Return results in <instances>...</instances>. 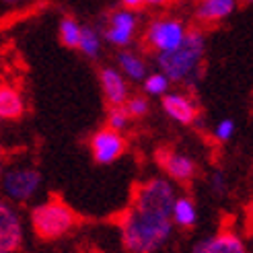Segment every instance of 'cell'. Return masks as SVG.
<instances>
[{
    "label": "cell",
    "instance_id": "1",
    "mask_svg": "<svg viewBox=\"0 0 253 253\" xmlns=\"http://www.w3.org/2000/svg\"><path fill=\"white\" fill-rule=\"evenodd\" d=\"M175 187L167 177H153L134 189L130 208L122 216V245L128 253H157L173 231Z\"/></svg>",
    "mask_w": 253,
    "mask_h": 253
},
{
    "label": "cell",
    "instance_id": "2",
    "mask_svg": "<svg viewBox=\"0 0 253 253\" xmlns=\"http://www.w3.org/2000/svg\"><path fill=\"white\" fill-rule=\"evenodd\" d=\"M206 56V37L200 29H189L179 47L157 54V68L165 72L173 84L196 88L202 81V64Z\"/></svg>",
    "mask_w": 253,
    "mask_h": 253
},
{
    "label": "cell",
    "instance_id": "3",
    "mask_svg": "<svg viewBox=\"0 0 253 253\" xmlns=\"http://www.w3.org/2000/svg\"><path fill=\"white\" fill-rule=\"evenodd\" d=\"M29 222H31L33 233L40 239H43V241H56V239L66 237L74 229L77 214L64 202L45 200L42 204H35L31 208Z\"/></svg>",
    "mask_w": 253,
    "mask_h": 253
},
{
    "label": "cell",
    "instance_id": "4",
    "mask_svg": "<svg viewBox=\"0 0 253 253\" xmlns=\"http://www.w3.org/2000/svg\"><path fill=\"white\" fill-rule=\"evenodd\" d=\"M43 177L33 165H10L2 171V194L12 204L31 202L42 189Z\"/></svg>",
    "mask_w": 253,
    "mask_h": 253
},
{
    "label": "cell",
    "instance_id": "5",
    "mask_svg": "<svg viewBox=\"0 0 253 253\" xmlns=\"http://www.w3.org/2000/svg\"><path fill=\"white\" fill-rule=\"evenodd\" d=\"M187 31L189 29L179 19L161 17V19H153L148 23V27L144 31V42L155 54L171 52V49L179 47L183 43Z\"/></svg>",
    "mask_w": 253,
    "mask_h": 253
},
{
    "label": "cell",
    "instance_id": "6",
    "mask_svg": "<svg viewBox=\"0 0 253 253\" xmlns=\"http://www.w3.org/2000/svg\"><path fill=\"white\" fill-rule=\"evenodd\" d=\"M138 29V15L132 8H118L107 17V25L103 29L105 42L113 47H128L134 42V35Z\"/></svg>",
    "mask_w": 253,
    "mask_h": 253
},
{
    "label": "cell",
    "instance_id": "7",
    "mask_svg": "<svg viewBox=\"0 0 253 253\" xmlns=\"http://www.w3.org/2000/svg\"><path fill=\"white\" fill-rule=\"evenodd\" d=\"M25 243L23 220L12 202L0 204V253H19Z\"/></svg>",
    "mask_w": 253,
    "mask_h": 253
},
{
    "label": "cell",
    "instance_id": "8",
    "mask_svg": "<svg viewBox=\"0 0 253 253\" xmlns=\"http://www.w3.org/2000/svg\"><path fill=\"white\" fill-rule=\"evenodd\" d=\"M124 150H126V140L122 132L109 128V126L97 130L91 136V155L99 165H111V163H116L124 155Z\"/></svg>",
    "mask_w": 253,
    "mask_h": 253
},
{
    "label": "cell",
    "instance_id": "9",
    "mask_svg": "<svg viewBox=\"0 0 253 253\" xmlns=\"http://www.w3.org/2000/svg\"><path fill=\"white\" fill-rule=\"evenodd\" d=\"M161 107L165 111V116L175 124L189 126L198 120V103L187 93L169 91L165 97H161Z\"/></svg>",
    "mask_w": 253,
    "mask_h": 253
},
{
    "label": "cell",
    "instance_id": "10",
    "mask_svg": "<svg viewBox=\"0 0 253 253\" xmlns=\"http://www.w3.org/2000/svg\"><path fill=\"white\" fill-rule=\"evenodd\" d=\"M99 84L101 93H103L105 101L111 105H126V101L130 99L128 91V79L118 66H103L99 70Z\"/></svg>",
    "mask_w": 253,
    "mask_h": 253
},
{
    "label": "cell",
    "instance_id": "11",
    "mask_svg": "<svg viewBox=\"0 0 253 253\" xmlns=\"http://www.w3.org/2000/svg\"><path fill=\"white\" fill-rule=\"evenodd\" d=\"M192 253H247V247L235 233H216L196 241Z\"/></svg>",
    "mask_w": 253,
    "mask_h": 253
},
{
    "label": "cell",
    "instance_id": "12",
    "mask_svg": "<svg viewBox=\"0 0 253 253\" xmlns=\"http://www.w3.org/2000/svg\"><path fill=\"white\" fill-rule=\"evenodd\" d=\"M161 167L165 171V175L173 181H179V183H185V181H192L196 177V163L192 157L187 155H181V153H163L161 155Z\"/></svg>",
    "mask_w": 253,
    "mask_h": 253
},
{
    "label": "cell",
    "instance_id": "13",
    "mask_svg": "<svg viewBox=\"0 0 253 253\" xmlns=\"http://www.w3.org/2000/svg\"><path fill=\"white\" fill-rule=\"evenodd\" d=\"M237 8V0H198L196 19L204 25H214L229 19Z\"/></svg>",
    "mask_w": 253,
    "mask_h": 253
},
{
    "label": "cell",
    "instance_id": "14",
    "mask_svg": "<svg viewBox=\"0 0 253 253\" xmlns=\"http://www.w3.org/2000/svg\"><path fill=\"white\" fill-rule=\"evenodd\" d=\"M118 68L126 74L128 81H134V83H142L148 74V66L140 54L136 52H130V49H122L118 54Z\"/></svg>",
    "mask_w": 253,
    "mask_h": 253
},
{
    "label": "cell",
    "instance_id": "15",
    "mask_svg": "<svg viewBox=\"0 0 253 253\" xmlns=\"http://www.w3.org/2000/svg\"><path fill=\"white\" fill-rule=\"evenodd\" d=\"M25 113V101L23 95L15 86L2 84L0 86V118L2 120H19Z\"/></svg>",
    "mask_w": 253,
    "mask_h": 253
},
{
    "label": "cell",
    "instance_id": "16",
    "mask_svg": "<svg viewBox=\"0 0 253 253\" xmlns=\"http://www.w3.org/2000/svg\"><path fill=\"white\" fill-rule=\"evenodd\" d=\"M171 218H173L175 226H181V229H192V226L198 222V208L194 204V200L187 198V196H177L175 204H173Z\"/></svg>",
    "mask_w": 253,
    "mask_h": 253
},
{
    "label": "cell",
    "instance_id": "17",
    "mask_svg": "<svg viewBox=\"0 0 253 253\" xmlns=\"http://www.w3.org/2000/svg\"><path fill=\"white\" fill-rule=\"evenodd\" d=\"M103 31H99L93 25H84L83 27V35H81V43L79 49L81 54L88 60H95L101 56V49H103Z\"/></svg>",
    "mask_w": 253,
    "mask_h": 253
},
{
    "label": "cell",
    "instance_id": "18",
    "mask_svg": "<svg viewBox=\"0 0 253 253\" xmlns=\"http://www.w3.org/2000/svg\"><path fill=\"white\" fill-rule=\"evenodd\" d=\"M171 79L167 77L165 72L155 70V72H148L146 79L142 81V88L148 97H165L171 91Z\"/></svg>",
    "mask_w": 253,
    "mask_h": 253
},
{
    "label": "cell",
    "instance_id": "19",
    "mask_svg": "<svg viewBox=\"0 0 253 253\" xmlns=\"http://www.w3.org/2000/svg\"><path fill=\"white\" fill-rule=\"evenodd\" d=\"M58 35H60V42L66 47H79L81 35H83V25L72 17H64L58 25Z\"/></svg>",
    "mask_w": 253,
    "mask_h": 253
},
{
    "label": "cell",
    "instance_id": "20",
    "mask_svg": "<svg viewBox=\"0 0 253 253\" xmlns=\"http://www.w3.org/2000/svg\"><path fill=\"white\" fill-rule=\"evenodd\" d=\"M130 120H132V116L124 105H111L109 111H107V126L113 130H118V132H124L126 128H128Z\"/></svg>",
    "mask_w": 253,
    "mask_h": 253
},
{
    "label": "cell",
    "instance_id": "21",
    "mask_svg": "<svg viewBox=\"0 0 253 253\" xmlns=\"http://www.w3.org/2000/svg\"><path fill=\"white\" fill-rule=\"evenodd\" d=\"M126 109H128V113L132 116V120H140V118H144L146 113H148V99L146 97H142V95H134V97H130L128 101H126V105H124Z\"/></svg>",
    "mask_w": 253,
    "mask_h": 253
},
{
    "label": "cell",
    "instance_id": "22",
    "mask_svg": "<svg viewBox=\"0 0 253 253\" xmlns=\"http://www.w3.org/2000/svg\"><path fill=\"white\" fill-rule=\"evenodd\" d=\"M235 130H237V126H235V122L233 120H220L216 126H214V140L216 142H229L231 138L235 136Z\"/></svg>",
    "mask_w": 253,
    "mask_h": 253
},
{
    "label": "cell",
    "instance_id": "23",
    "mask_svg": "<svg viewBox=\"0 0 253 253\" xmlns=\"http://www.w3.org/2000/svg\"><path fill=\"white\" fill-rule=\"evenodd\" d=\"M208 185L212 189L214 196H224L229 192V179H226V173L224 171H214L210 177H208Z\"/></svg>",
    "mask_w": 253,
    "mask_h": 253
},
{
    "label": "cell",
    "instance_id": "24",
    "mask_svg": "<svg viewBox=\"0 0 253 253\" xmlns=\"http://www.w3.org/2000/svg\"><path fill=\"white\" fill-rule=\"evenodd\" d=\"M144 4H148V0H122V6H126V8H140V6H144Z\"/></svg>",
    "mask_w": 253,
    "mask_h": 253
},
{
    "label": "cell",
    "instance_id": "25",
    "mask_svg": "<svg viewBox=\"0 0 253 253\" xmlns=\"http://www.w3.org/2000/svg\"><path fill=\"white\" fill-rule=\"evenodd\" d=\"M4 6H8V8H15V6H23V4H27L29 0H0Z\"/></svg>",
    "mask_w": 253,
    "mask_h": 253
},
{
    "label": "cell",
    "instance_id": "26",
    "mask_svg": "<svg viewBox=\"0 0 253 253\" xmlns=\"http://www.w3.org/2000/svg\"><path fill=\"white\" fill-rule=\"evenodd\" d=\"M167 2H169V0H148V6H163Z\"/></svg>",
    "mask_w": 253,
    "mask_h": 253
},
{
    "label": "cell",
    "instance_id": "27",
    "mask_svg": "<svg viewBox=\"0 0 253 253\" xmlns=\"http://www.w3.org/2000/svg\"><path fill=\"white\" fill-rule=\"evenodd\" d=\"M243 2H247V4H253V0H243Z\"/></svg>",
    "mask_w": 253,
    "mask_h": 253
}]
</instances>
